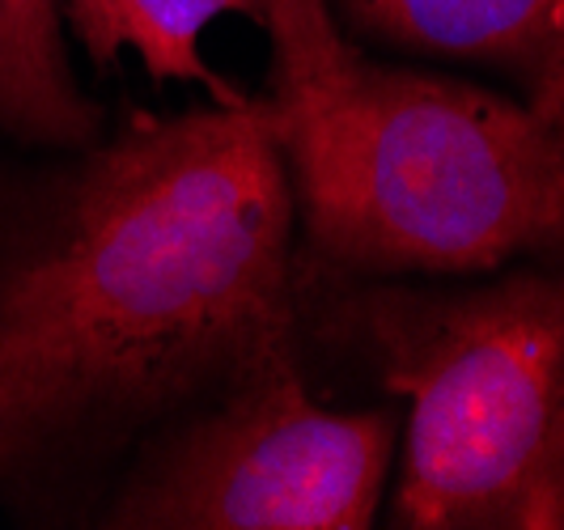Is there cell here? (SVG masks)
Masks as SVG:
<instances>
[{
  "instance_id": "obj_2",
  "label": "cell",
  "mask_w": 564,
  "mask_h": 530,
  "mask_svg": "<svg viewBox=\"0 0 564 530\" xmlns=\"http://www.w3.org/2000/svg\"><path fill=\"white\" fill-rule=\"evenodd\" d=\"M318 255L357 272H484L564 242V119L373 64L263 98Z\"/></svg>"
},
{
  "instance_id": "obj_1",
  "label": "cell",
  "mask_w": 564,
  "mask_h": 530,
  "mask_svg": "<svg viewBox=\"0 0 564 530\" xmlns=\"http://www.w3.org/2000/svg\"><path fill=\"white\" fill-rule=\"evenodd\" d=\"M293 353V187L268 102L137 119L0 242V475Z\"/></svg>"
},
{
  "instance_id": "obj_5",
  "label": "cell",
  "mask_w": 564,
  "mask_h": 530,
  "mask_svg": "<svg viewBox=\"0 0 564 530\" xmlns=\"http://www.w3.org/2000/svg\"><path fill=\"white\" fill-rule=\"evenodd\" d=\"M339 9L378 43L492 64L522 85L531 111L564 119V0H339Z\"/></svg>"
},
{
  "instance_id": "obj_3",
  "label": "cell",
  "mask_w": 564,
  "mask_h": 530,
  "mask_svg": "<svg viewBox=\"0 0 564 530\" xmlns=\"http://www.w3.org/2000/svg\"><path fill=\"white\" fill-rule=\"evenodd\" d=\"M348 314L412 403L403 530H564V272L373 289Z\"/></svg>"
},
{
  "instance_id": "obj_4",
  "label": "cell",
  "mask_w": 564,
  "mask_h": 530,
  "mask_svg": "<svg viewBox=\"0 0 564 530\" xmlns=\"http://www.w3.org/2000/svg\"><path fill=\"white\" fill-rule=\"evenodd\" d=\"M399 424L391 412L314 403L293 353L254 365L221 412L144 463L107 527L366 530L378 513Z\"/></svg>"
},
{
  "instance_id": "obj_6",
  "label": "cell",
  "mask_w": 564,
  "mask_h": 530,
  "mask_svg": "<svg viewBox=\"0 0 564 530\" xmlns=\"http://www.w3.org/2000/svg\"><path fill=\"white\" fill-rule=\"evenodd\" d=\"M0 128L59 149H82L98 132V107L64 56L56 0H0Z\"/></svg>"
},
{
  "instance_id": "obj_7",
  "label": "cell",
  "mask_w": 564,
  "mask_h": 530,
  "mask_svg": "<svg viewBox=\"0 0 564 530\" xmlns=\"http://www.w3.org/2000/svg\"><path fill=\"white\" fill-rule=\"evenodd\" d=\"M221 13H242L263 26L259 0H68V22L98 64L137 52L153 82H196L213 102L238 107L247 94L221 82L199 56V34Z\"/></svg>"
},
{
  "instance_id": "obj_8",
  "label": "cell",
  "mask_w": 564,
  "mask_h": 530,
  "mask_svg": "<svg viewBox=\"0 0 564 530\" xmlns=\"http://www.w3.org/2000/svg\"><path fill=\"white\" fill-rule=\"evenodd\" d=\"M259 9L276 52L272 94H293L323 82L352 52V43L339 34L336 18L327 13V0H259Z\"/></svg>"
}]
</instances>
